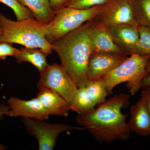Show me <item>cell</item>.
Segmentation results:
<instances>
[{"label": "cell", "instance_id": "1", "mask_svg": "<svg viewBox=\"0 0 150 150\" xmlns=\"http://www.w3.org/2000/svg\"><path fill=\"white\" fill-rule=\"evenodd\" d=\"M130 97L124 93L116 95L98 105L96 108L78 114L76 122L88 129L100 142L126 141L132 131L126 122V115L121 110L129 104Z\"/></svg>", "mask_w": 150, "mask_h": 150}, {"label": "cell", "instance_id": "2", "mask_svg": "<svg viewBox=\"0 0 150 150\" xmlns=\"http://www.w3.org/2000/svg\"><path fill=\"white\" fill-rule=\"evenodd\" d=\"M92 20L51 43L62 64L77 86L86 85L89 80L88 66L92 53L91 31Z\"/></svg>", "mask_w": 150, "mask_h": 150}, {"label": "cell", "instance_id": "3", "mask_svg": "<svg viewBox=\"0 0 150 150\" xmlns=\"http://www.w3.org/2000/svg\"><path fill=\"white\" fill-rule=\"evenodd\" d=\"M46 25L35 18L11 20L0 14V42L16 43L28 48H38L48 55L53 52L51 43L45 37Z\"/></svg>", "mask_w": 150, "mask_h": 150}, {"label": "cell", "instance_id": "4", "mask_svg": "<svg viewBox=\"0 0 150 150\" xmlns=\"http://www.w3.org/2000/svg\"><path fill=\"white\" fill-rule=\"evenodd\" d=\"M150 55L131 54L121 64L102 78L108 95L112 93L116 86L127 83L126 86L131 95L142 88V82L146 73Z\"/></svg>", "mask_w": 150, "mask_h": 150}, {"label": "cell", "instance_id": "5", "mask_svg": "<svg viewBox=\"0 0 150 150\" xmlns=\"http://www.w3.org/2000/svg\"><path fill=\"white\" fill-rule=\"evenodd\" d=\"M103 6L86 9L66 7L57 11L53 20L46 25V40L51 43L93 19L102 9Z\"/></svg>", "mask_w": 150, "mask_h": 150}, {"label": "cell", "instance_id": "6", "mask_svg": "<svg viewBox=\"0 0 150 150\" xmlns=\"http://www.w3.org/2000/svg\"><path fill=\"white\" fill-rule=\"evenodd\" d=\"M39 73L40 78L38 88L46 87L51 89L71 104L78 88L64 67L57 64L48 65Z\"/></svg>", "mask_w": 150, "mask_h": 150}, {"label": "cell", "instance_id": "7", "mask_svg": "<svg viewBox=\"0 0 150 150\" xmlns=\"http://www.w3.org/2000/svg\"><path fill=\"white\" fill-rule=\"evenodd\" d=\"M22 122L28 133L37 140L40 150L54 149L57 137L62 132L86 129L84 127H75L61 123L53 124L43 120L28 118H23Z\"/></svg>", "mask_w": 150, "mask_h": 150}, {"label": "cell", "instance_id": "8", "mask_svg": "<svg viewBox=\"0 0 150 150\" xmlns=\"http://www.w3.org/2000/svg\"><path fill=\"white\" fill-rule=\"evenodd\" d=\"M108 95L102 79L89 81L85 86L78 88L70 104L71 110L78 114L88 112L104 102Z\"/></svg>", "mask_w": 150, "mask_h": 150}, {"label": "cell", "instance_id": "9", "mask_svg": "<svg viewBox=\"0 0 150 150\" xmlns=\"http://www.w3.org/2000/svg\"><path fill=\"white\" fill-rule=\"evenodd\" d=\"M93 20L106 28L124 23L139 26L129 0H110Z\"/></svg>", "mask_w": 150, "mask_h": 150}, {"label": "cell", "instance_id": "10", "mask_svg": "<svg viewBox=\"0 0 150 150\" xmlns=\"http://www.w3.org/2000/svg\"><path fill=\"white\" fill-rule=\"evenodd\" d=\"M128 57V55L117 53H92L88 66L89 81L102 79Z\"/></svg>", "mask_w": 150, "mask_h": 150}, {"label": "cell", "instance_id": "11", "mask_svg": "<svg viewBox=\"0 0 150 150\" xmlns=\"http://www.w3.org/2000/svg\"><path fill=\"white\" fill-rule=\"evenodd\" d=\"M8 103L10 110L6 115L11 117L21 116L44 121L47 120L50 115L37 97L25 100L11 97L8 100Z\"/></svg>", "mask_w": 150, "mask_h": 150}, {"label": "cell", "instance_id": "12", "mask_svg": "<svg viewBox=\"0 0 150 150\" xmlns=\"http://www.w3.org/2000/svg\"><path fill=\"white\" fill-rule=\"evenodd\" d=\"M138 28L132 25L124 23L107 27L115 44L123 53L131 55L135 53L139 40Z\"/></svg>", "mask_w": 150, "mask_h": 150}, {"label": "cell", "instance_id": "13", "mask_svg": "<svg viewBox=\"0 0 150 150\" xmlns=\"http://www.w3.org/2000/svg\"><path fill=\"white\" fill-rule=\"evenodd\" d=\"M91 40L92 53L108 52L125 54L114 42L106 27L93 19Z\"/></svg>", "mask_w": 150, "mask_h": 150}, {"label": "cell", "instance_id": "14", "mask_svg": "<svg viewBox=\"0 0 150 150\" xmlns=\"http://www.w3.org/2000/svg\"><path fill=\"white\" fill-rule=\"evenodd\" d=\"M128 124L131 131L143 137L150 136V113L142 98L130 108Z\"/></svg>", "mask_w": 150, "mask_h": 150}, {"label": "cell", "instance_id": "15", "mask_svg": "<svg viewBox=\"0 0 150 150\" xmlns=\"http://www.w3.org/2000/svg\"><path fill=\"white\" fill-rule=\"evenodd\" d=\"M39 89L37 97L49 115L68 116L70 104L63 97L48 88Z\"/></svg>", "mask_w": 150, "mask_h": 150}, {"label": "cell", "instance_id": "16", "mask_svg": "<svg viewBox=\"0 0 150 150\" xmlns=\"http://www.w3.org/2000/svg\"><path fill=\"white\" fill-rule=\"evenodd\" d=\"M32 12L34 18L48 25L54 18L56 13L51 8L49 0H18Z\"/></svg>", "mask_w": 150, "mask_h": 150}, {"label": "cell", "instance_id": "17", "mask_svg": "<svg viewBox=\"0 0 150 150\" xmlns=\"http://www.w3.org/2000/svg\"><path fill=\"white\" fill-rule=\"evenodd\" d=\"M48 55L39 48L25 47L20 49L19 52L15 58L19 64L25 62L30 63L40 72L48 65L46 61Z\"/></svg>", "mask_w": 150, "mask_h": 150}, {"label": "cell", "instance_id": "18", "mask_svg": "<svg viewBox=\"0 0 150 150\" xmlns=\"http://www.w3.org/2000/svg\"><path fill=\"white\" fill-rule=\"evenodd\" d=\"M129 1L137 22L150 29V0Z\"/></svg>", "mask_w": 150, "mask_h": 150}, {"label": "cell", "instance_id": "19", "mask_svg": "<svg viewBox=\"0 0 150 150\" xmlns=\"http://www.w3.org/2000/svg\"><path fill=\"white\" fill-rule=\"evenodd\" d=\"M0 3L7 6L13 11L17 21L35 18L32 12L22 4L18 0H0Z\"/></svg>", "mask_w": 150, "mask_h": 150}, {"label": "cell", "instance_id": "20", "mask_svg": "<svg viewBox=\"0 0 150 150\" xmlns=\"http://www.w3.org/2000/svg\"><path fill=\"white\" fill-rule=\"evenodd\" d=\"M138 30L139 40L134 54L150 55V29L139 25Z\"/></svg>", "mask_w": 150, "mask_h": 150}, {"label": "cell", "instance_id": "21", "mask_svg": "<svg viewBox=\"0 0 150 150\" xmlns=\"http://www.w3.org/2000/svg\"><path fill=\"white\" fill-rule=\"evenodd\" d=\"M110 0H70L67 7L86 9L97 6L103 5Z\"/></svg>", "mask_w": 150, "mask_h": 150}, {"label": "cell", "instance_id": "22", "mask_svg": "<svg viewBox=\"0 0 150 150\" xmlns=\"http://www.w3.org/2000/svg\"><path fill=\"white\" fill-rule=\"evenodd\" d=\"M19 51V49L13 47L12 43L0 42V59L5 60L7 57L9 56L15 57Z\"/></svg>", "mask_w": 150, "mask_h": 150}, {"label": "cell", "instance_id": "23", "mask_svg": "<svg viewBox=\"0 0 150 150\" xmlns=\"http://www.w3.org/2000/svg\"><path fill=\"white\" fill-rule=\"evenodd\" d=\"M51 8L56 12L61 9L66 7L70 0H49Z\"/></svg>", "mask_w": 150, "mask_h": 150}, {"label": "cell", "instance_id": "24", "mask_svg": "<svg viewBox=\"0 0 150 150\" xmlns=\"http://www.w3.org/2000/svg\"><path fill=\"white\" fill-rule=\"evenodd\" d=\"M142 88L150 87V59L147 67L146 73L142 82Z\"/></svg>", "mask_w": 150, "mask_h": 150}, {"label": "cell", "instance_id": "25", "mask_svg": "<svg viewBox=\"0 0 150 150\" xmlns=\"http://www.w3.org/2000/svg\"><path fill=\"white\" fill-rule=\"evenodd\" d=\"M141 98L144 101L150 113V87L144 88L141 93Z\"/></svg>", "mask_w": 150, "mask_h": 150}, {"label": "cell", "instance_id": "26", "mask_svg": "<svg viewBox=\"0 0 150 150\" xmlns=\"http://www.w3.org/2000/svg\"><path fill=\"white\" fill-rule=\"evenodd\" d=\"M10 110L9 106L5 105L4 103L0 105V118H2L3 115L6 114Z\"/></svg>", "mask_w": 150, "mask_h": 150}, {"label": "cell", "instance_id": "27", "mask_svg": "<svg viewBox=\"0 0 150 150\" xmlns=\"http://www.w3.org/2000/svg\"><path fill=\"white\" fill-rule=\"evenodd\" d=\"M6 149V147L0 144V150H4Z\"/></svg>", "mask_w": 150, "mask_h": 150}, {"label": "cell", "instance_id": "28", "mask_svg": "<svg viewBox=\"0 0 150 150\" xmlns=\"http://www.w3.org/2000/svg\"><path fill=\"white\" fill-rule=\"evenodd\" d=\"M0 32H1V31H0Z\"/></svg>", "mask_w": 150, "mask_h": 150}]
</instances>
